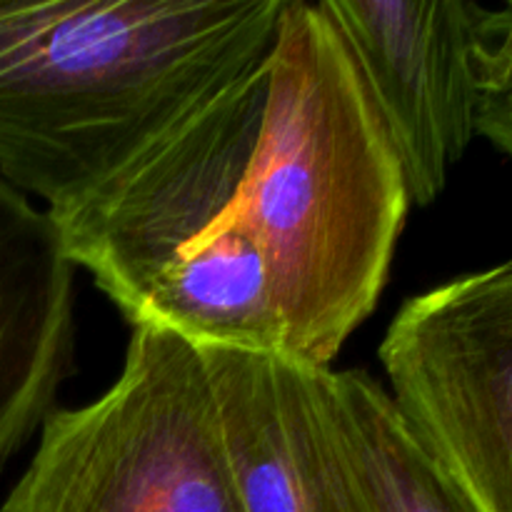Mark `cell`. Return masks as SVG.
Returning a JSON list of instances; mask_svg holds the SVG:
<instances>
[{
    "instance_id": "6",
    "label": "cell",
    "mask_w": 512,
    "mask_h": 512,
    "mask_svg": "<svg viewBox=\"0 0 512 512\" xmlns=\"http://www.w3.org/2000/svg\"><path fill=\"white\" fill-rule=\"evenodd\" d=\"M385 125L410 205H430L478 133L503 8L473 0H320Z\"/></svg>"
},
{
    "instance_id": "1",
    "label": "cell",
    "mask_w": 512,
    "mask_h": 512,
    "mask_svg": "<svg viewBox=\"0 0 512 512\" xmlns=\"http://www.w3.org/2000/svg\"><path fill=\"white\" fill-rule=\"evenodd\" d=\"M285 0H0V178L83 198L273 48Z\"/></svg>"
},
{
    "instance_id": "7",
    "label": "cell",
    "mask_w": 512,
    "mask_h": 512,
    "mask_svg": "<svg viewBox=\"0 0 512 512\" xmlns=\"http://www.w3.org/2000/svg\"><path fill=\"white\" fill-rule=\"evenodd\" d=\"M245 512H373L330 418L323 370L200 348Z\"/></svg>"
},
{
    "instance_id": "4",
    "label": "cell",
    "mask_w": 512,
    "mask_h": 512,
    "mask_svg": "<svg viewBox=\"0 0 512 512\" xmlns=\"http://www.w3.org/2000/svg\"><path fill=\"white\" fill-rule=\"evenodd\" d=\"M0 512H245L198 345L133 328L103 395L50 410Z\"/></svg>"
},
{
    "instance_id": "3",
    "label": "cell",
    "mask_w": 512,
    "mask_h": 512,
    "mask_svg": "<svg viewBox=\"0 0 512 512\" xmlns=\"http://www.w3.org/2000/svg\"><path fill=\"white\" fill-rule=\"evenodd\" d=\"M270 50L200 100L105 183L48 210L65 255L133 328L198 348L285 355L283 320L240 183Z\"/></svg>"
},
{
    "instance_id": "5",
    "label": "cell",
    "mask_w": 512,
    "mask_h": 512,
    "mask_svg": "<svg viewBox=\"0 0 512 512\" xmlns=\"http://www.w3.org/2000/svg\"><path fill=\"white\" fill-rule=\"evenodd\" d=\"M380 360L445 478L475 512H512V258L410 298Z\"/></svg>"
},
{
    "instance_id": "9",
    "label": "cell",
    "mask_w": 512,
    "mask_h": 512,
    "mask_svg": "<svg viewBox=\"0 0 512 512\" xmlns=\"http://www.w3.org/2000/svg\"><path fill=\"white\" fill-rule=\"evenodd\" d=\"M323 390L373 512H475L378 380L365 370L328 368Z\"/></svg>"
},
{
    "instance_id": "8",
    "label": "cell",
    "mask_w": 512,
    "mask_h": 512,
    "mask_svg": "<svg viewBox=\"0 0 512 512\" xmlns=\"http://www.w3.org/2000/svg\"><path fill=\"white\" fill-rule=\"evenodd\" d=\"M75 265L48 210L0 178V468L73 368Z\"/></svg>"
},
{
    "instance_id": "2",
    "label": "cell",
    "mask_w": 512,
    "mask_h": 512,
    "mask_svg": "<svg viewBox=\"0 0 512 512\" xmlns=\"http://www.w3.org/2000/svg\"><path fill=\"white\" fill-rule=\"evenodd\" d=\"M240 198L268 265L285 355L330 368L378 305L410 200L320 0H285Z\"/></svg>"
},
{
    "instance_id": "10",
    "label": "cell",
    "mask_w": 512,
    "mask_h": 512,
    "mask_svg": "<svg viewBox=\"0 0 512 512\" xmlns=\"http://www.w3.org/2000/svg\"><path fill=\"white\" fill-rule=\"evenodd\" d=\"M478 133L512 158V3L503 5L483 70Z\"/></svg>"
}]
</instances>
